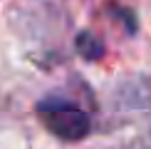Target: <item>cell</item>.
Returning <instances> with one entry per match:
<instances>
[{"label":"cell","instance_id":"1","mask_svg":"<svg viewBox=\"0 0 151 149\" xmlns=\"http://www.w3.org/2000/svg\"><path fill=\"white\" fill-rule=\"evenodd\" d=\"M37 117L45 124L50 134H55L62 142H82L92 132L89 117L77 104L65 102V99H42L37 102Z\"/></svg>","mask_w":151,"mask_h":149},{"label":"cell","instance_id":"2","mask_svg":"<svg viewBox=\"0 0 151 149\" xmlns=\"http://www.w3.org/2000/svg\"><path fill=\"white\" fill-rule=\"evenodd\" d=\"M74 47H77V55H79V57H84L87 62H99V60L104 57V52H106L104 42L99 40L94 33H89V30H82V33L77 35Z\"/></svg>","mask_w":151,"mask_h":149}]
</instances>
